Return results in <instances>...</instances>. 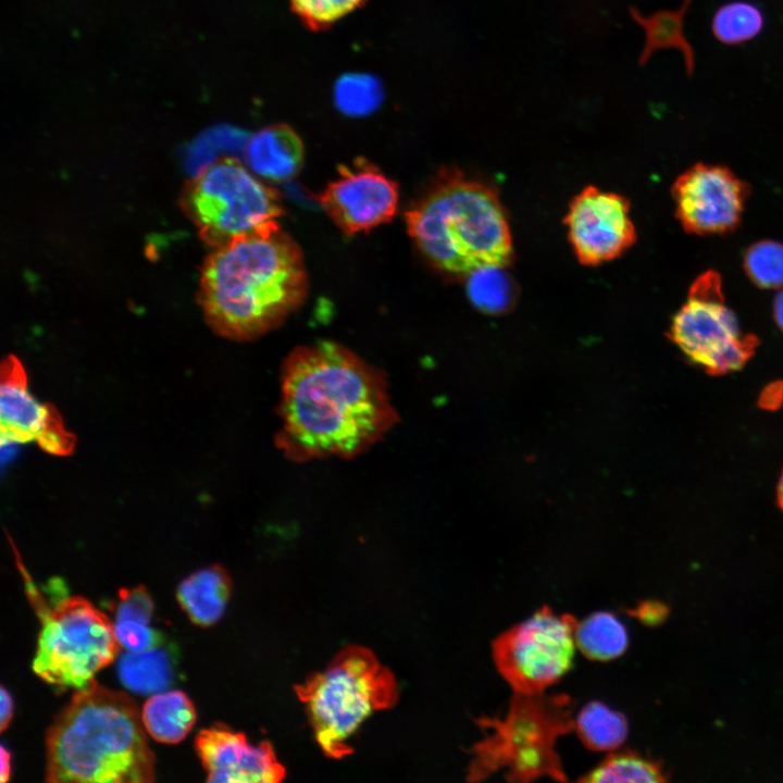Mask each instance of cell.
I'll return each mask as SVG.
<instances>
[{"mask_svg": "<svg viewBox=\"0 0 783 783\" xmlns=\"http://www.w3.org/2000/svg\"><path fill=\"white\" fill-rule=\"evenodd\" d=\"M276 445L294 461L351 458L398 421L385 375L333 341L295 348L281 370Z\"/></svg>", "mask_w": 783, "mask_h": 783, "instance_id": "1", "label": "cell"}, {"mask_svg": "<svg viewBox=\"0 0 783 783\" xmlns=\"http://www.w3.org/2000/svg\"><path fill=\"white\" fill-rule=\"evenodd\" d=\"M308 288L302 251L279 229L214 248L201 268L199 300L217 335L251 340L279 326Z\"/></svg>", "mask_w": 783, "mask_h": 783, "instance_id": "2", "label": "cell"}, {"mask_svg": "<svg viewBox=\"0 0 783 783\" xmlns=\"http://www.w3.org/2000/svg\"><path fill=\"white\" fill-rule=\"evenodd\" d=\"M135 701L97 682L78 689L46 735V781L147 783L151 751Z\"/></svg>", "mask_w": 783, "mask_h": 783, "instance_id": "3", "label": "cell"}, {"mask_svg": "<svg viewBox=\"0 0 783 783\" xmlns=\"http://www.w3.org/2000/svg\"><path fill=\"white\" fill-rule=\"evenodd\" d=\"M405 217L418 249L447 274L467 277L512 261L511 232L498 194L462 173L442 174Z\"/></svg>", "mask_w": 783, "mask_h": 783, "instance_id": "4", "label": "cell"}, {"mask_svg": "<svg viewBox=\"0 0 783 783\" xmlns=\"http://www.w3.org/2000/svg\"><path fill=\"white\" fill-rule=\"evenodd\" d=\"M572 712L573 701L566 694L514 693L504 718L476 720L485 736L470 749L468 780L483 781L506 769L510 782L540 776L566 781L555 746L558 737L574 729Z\"/></svg>", "mask_w": 783, "mask_h": 783, "instance_id": "5", "label": "cell"}, {"mask_svg": "<svg viewBox=\"0 0 783 783\" xmlns=\"http://www.w3.org/2000/svg\"><path fill=\"white\" fill-rule=\"evenodd\" d=\"M322 751L341 758L362 723L375 711L393 707L398 685L375 655L361 646L344 648L321 672L296 687Z\"/></svg>", "mask_w": 783, "mask_h": 783, "instance_id": "6", "label": "cell"}, {"mask_svg": "<svg viewBox=\"0 0 783 783\" xmlns=\"http://www.w3.org/2000/svg\"><path fill=\"white\" fill-rule=\"evenodd\" d=\"M181 203L212 249L278 232L284 215L278 192L229 157L215 160L187 182Z\"/></svg>", "mask_w": 783, "mask_h": 783, "instance_id": "7", "label": "cell"}, {"mask_svg": "<svg viewBox=\"0 0 783 783\" xmlns=\"http://www.w3.org/2000/svg\"><path fill=\"white\" fill-rule=\"evenodd\" d=\"M41 621L33 670L50 684L88 688L120 651L109 618L80 596L61 598Z\"/></svg>", "mask_w": 783, "mask_h": 783, "instance_id": "8", "label": "cell"}, {"mask_svg": "<svg viewBox=\"0 0 783 783\" xmlns=\"http://www.w3.org/2000/svg\"><path fill=\"white\" fill-rule=\"evenodd\" d=\"M669 338L689 363L709 375L741 370L759 345L756 335L741 331L725 303L722 278L713 270L691 285L686 301L672 316Z\"/></svg>", "mask_w": 783, "mask_h": 783, "instance_id": "9", "label": "cell"}, {"mask_svg": "<svg viewBox=\"0 0 783 783\" xmlns=\"http://www.w3.org/2000/svg\"><path fill=\"white\" fill-rule=\"evenodd\" d=\"M577 620L548 606L498 635L495 664L514 693L540 694L572 667Z\"/></svg>", "mask_w": 783, "mask_h": 783, "instance_id": "10", "label": "cell"}, {"mask_svg": "<svg viewBox=\"0 0 783 783\" xmlns=\"http://www.w3.org/2000/svg\"><path fill=\"white\" fill-rule=\"evenodd\" d=\"M749 185L729 167L697 163L674 181L675 215L688 234L725 235L742 220Z\"/></svg>", "mask_w": 783, "mask_h": 783, "instance_id": "11", "label": "cell"}, {"mask_svg": "<svg viewBox=\"0 0 783 783\" xmlns=\"http://www.w3.org/2000/svg\"><path fill=\"white\" fill-rule=\"evenodd\" d=\"M630 201L587 186L570 202L564 224L580 263L595 266L620 257L636 241Z\"/></svg>", "mask_w": 783, "mask_h": 783, "instance_id": "12", "label": "cell"}, {"mask_svg": "<svg viewBox=\"0 0 783 783\" xmlns=\"http://www.w3.org/2000/svg\"><path fill=\"white\" fill-rule=\"evenodd\" d=\"M0 431L2 443L36 442L54 456H69L76 445L75 435L66 430L58 409L32 395L25 368L13 355L1 362Z\"/></svg>", "mask_w": 783, "mask_h": 783, "instance_id": "13", "label": "cell"}, {"mask_svg": "<svg viewBox=\"0 0 783 783\" xmlns=\"http://www.w3.org/2000/svg\"><path fill=\"white\" fill-rule=\"evenodd\" d=\"M397 184L364 159L340 165L338 176L315 200L347 235L390 221L398 207Z\"/></svg>", "mask_w": 783, "mask_h": 783, "instance_id": "14", "label": "cell"}, {"mask_svg": "<svg viewBox=\"0 0 783 783\" xmlns=\"http://www.w3.org/2000/svg\"><path fill=\"white\" fill-rule=\"evenodd\" d=\"M195 747L209 782L275 783L285 776L270 743L251 744L222 724L201 730Z\"/></svg>", "mask_w": 783, "mask_h": 783, "instance_id": "15", "label": "cell"}, {"mask_svg": "<svg viewBox=\"0 0 783 783\" xmlns=\"http://www.w3.org/2000/svg\"><path fill=\"white\" fill-rule=\"evenodd\" d=\"M304 148L297 133L285 124L260 129L248 140L245 159L257 176L272 183L295 177L303 165Z\"/></svg>", "mask_w": 783, "mask_h": 783, "instance_id": "16", "label": "cell"}, {"mask_svg": "<svg viewBox=\"0 0 783 783\" xmlns=\"http://www.w3.org/2000/svg\"><path fill=\"white\" fill-rule=\"evenodd\" d=\"M231 593L228 572L222 566L213 564L185 577L177 586L176 597L192 623L210 626L222 618Z\"/></svg>", "mask_w": 783, "mask_h": 783, "instance_id": "17", "label": "cell"}, {"mask_svg": "<svg viewBox=\"0 0 783 783\" xmlns=\"http://www.w3.org/2000/svg\"><path fill=\"white\" fill-rule=\"evenodd\" d=\"M141 719L151 737L174 744L184 739L191 730L196 709L182 691L160 692L145 703Z\"/></svg>", "mask_w": 783, "mask_h": 783, "instance_id": "18", "label": "cell"}, {"mask_svg": "<svg viewBox=\"0 0 783 783\" xmlns=\"http://www.w3.org/2000/svg\"><path fill=\"white\" fill-rule=\"evenodd\" d=\"M161 645L144 650H128L121 656L117 673L125 687L135 693L151 694L160 693L171 685L174 660Z\"/></svg>", "mask_w": 783, "mask_h": 783, "instance_id": "19", "label": "cell"}, {"mask_svg": "<svg viewBox=\"0 0 783 783\" xmlns=\"http://www.w3.org/2000/svg\"><path fill=\"white\" fill-rule=\"evenodd\" d=\"M689 0H684L675 11L661 10L643 15L636 8H630V15L645 33L644 47L638 58L639 65H645L651 55L662 49L675 48L682 51L686 69L693 71V51L683 33V20Z\"/></svg>", "mask_w": 783, "mask_h": 783, "instance_id": "20", "label": "cell"}, {"mask_svg": "<svg viewBox=\"0 0 783 783\" xmlns=\"http://www.w3.org/2000/svg\"><path fill=\"white\" fill-rule=\"evenodd\" d=\"M575 645L588 659L607 661L622 655L629 643L624 625L610 612H595L574 631Z\"/></svg>", "mask_w": 783, "mask_h": 783, "instance_id": "21", "label": "cell"}, {"mask_svg": "<svg viewBox=\"0 0 783 783\" xmlns=\"http://www.w3.org/2000/svg\"><path fill=\"white\" fill-rule=\"evenodd\" d=\"M574 729L588 749L612 750L625 741L627 721L621 712L609 709L602 703L592 701L577 714Z\"/></svg>", "mask_w": 783, "mask_h": 783, "instance_id": "22", "label": "cell"}, {"mask_svg": "<svg viewBox=\"0 0 783 783\" xmlns=\"http://www.w3.org/2000/svg\"><path fill=\"white\" fill-rule=\"evenodd\" d=\"M582 782H664L666 773L659 762L624 750L613 753L592 769Z\"/></svg>", "mask_w": 783, "mask_h": 783, "instance_id": "23", "label": "cell"}, {"mask_svg": "<svg viewBox=\"0 0 783 783\" xmlns=\"http://www.w3.org/2000/svg\"><path fill=\"white\" fill-rule=\"evenodd\" d=\"M502 270V266H486L467 276L468 295L478 310L496 314L511 306L513 285Z\"/></svg>", "mask_w": 783, "mask_h": 783, "instance_id": "24", "label": "cell"}, {"mask_svg": "<svg viewBox=\"0 0 783 783\" xmlns=\"http://www.w3.org/2000/svg\"><path fill=\"white\" fill-rule=\"evenodd\" d=\"M763 26L760 10L745 1H734L721 7L713 16L712 30L723 44L736 45L755 37Z\"/></svg>", "mask_w": 783, "mask_h": 783, "instance_id": "25", "label": "cell"}, {"mask_svg": "<svg viewBox=\"0 0 783 783\" xmlns=\"http://www.w3.org/2000/svg\"><path fill=\"white\" fill-rule=\"evenodd\" d=\"M383 99L381 83L368 74H347L334 89L337 108L345 114L362 116L372 113Z\"/></svg>", "mask_w": 783, "mask_h": 783, "instance_id": "26", "label": "cell"}, {"mask_svg": "<svg viewBox=\"0 0 783 783\" xmlns=\"http://www.w3.org/2000/svg\"><path fill=\"white\" fill-rule=\"evenodd\" d=\"M744 270L757 287H783V244L768 239L755 243L745 252Z\"/></svg>", "mask_w": 783, "mask_h": 783, "instance_id": "27", "label": "cell"}, {"mask_svg": "<svg viewBox=\"0 0 783 783\" xmlns=\"http://www.w3.org/2000/svg\"><path fill=\"white\" fill-rule=\"evenodd\" d=\"M368 0H289L291 10L302 24L314 32L333 26L337 21L362 8Z\"/></svg>", "mask_w": 783, "mask_h": 783, "instance_id": "28", "label": "cell"}, {"mask_svg": "<svg viewBox=\"0 0 783 783\" xmlns=\"http://www.w3.org/2000/svg\"><path fill=\"white\" fill-rule=\"evenodd\" d=\"M152 611V599L144 586L123 588L119 592L115 620H134L149 624Z\"/></svg>", "mask_w": 783, "mask_h": 783, "instance_id": "29", "label": "cell"}, {"mask_svg": "<svg viewBox=\"0 0 783 783\" xmlns=\"http://www.w3.org/2000/svg\"><path fill=\"white\" fill-rule=\"evenodd\" d=\"M113 630L120 645L127 650H144L162 643L158 631L138 621L115 620Z\"/></svg>", "mask_w": 783, "mask_h": 783, "instance_id": "30", "label": "cell"}, {"mask_svg": "<svg viewBox=\"0 0 783 783\" xmlns=\"http://www.w3.org/2000/svg\"><path fill=\"white\" fill-rule=\"evenodd\" d=\"M670 608L659 600H643L627 613L646 626H658L666 621Z\"/></svg>", "mask_w": 783, "mask_h": 783, "instance_id": "31", "label": "cell"}, {"mask_svg": "<svg viewBox=\"0 0 783 783\" xmlns=\"http://www.w3.org/2000/svg\"><path fill=\"white\" fill-rule=\"evenodd\" d=\"M13 714V700L10 693L4 686H1V732H3L9 725Z\"/></svg>", "mask_w": 783, "mask_h": 783, "instance_id": "32", "label": "cell"}, {"mask_svg": "<svg viewBox=\"0 0 783 783\" xmlns=\"http://www.w3.org/2000/svg\"><path fill=\"white\" fill-rule=\"evenodd\" d=\"M0 751V781L1 783H4L10 779L11 775V755L10 751L4 747V745H1Z\"/></svg>", "mask_w": 783, "mask_h": 783, "instance_id": "33", "label": "cell"}, {"mask_svg": "<svg viewBox=\"0 0 783 783\" xmlns=\"http://www.w3.org/2000/svg\"><path fill=\"white\" fill-rule=\"evenodd\" d=\"M773 315L776 325L783 332V290H781L774 299Z\"/></svg>", "mask_w": 783, "mask_h": 783, "instance_id": "34", "label": "cell"}, {"mask_svg": "<svg viewBox=\"0 0 783 783\" xmlns=\"http://www.w3.org/2000/svg\"><path fill=\"white\" fill-rule=\"evenodd\" d=\"M776 501L778 506L783 511V470L781 472V475L779 477L778 486H776Z\"/></svg>", "mask_w": 783, "mask_h": 783, "instance_id": "35", "label": "cell"}]
</instances>
